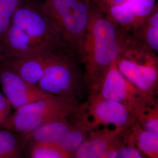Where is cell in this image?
Returning a JSON list of instances; mask_svg holds the SVG:
<instances>
[{
    "label": "cell",
    "instance_id": "52a82bcc",
    "mask_svg": "<svg viewBox=\"0 0 158 158\" xmlns=\"http://www.w3.org/2000/svg\"><path fill=\"white\" fill-rule=\"evenodd\" d=\"M89 96H97L118 102L128 109L137 118L156 99L152 100L143 94L120 73L115 64L112 63L104 75L96 90Z\"/></svg>",
    "mask_w": 158,
    "mask_h": 158
},
{
    "label": "cell",
    "instance_id": "2e32d148",
    "mask_svg": "<svg viewBox=\"0 0 158 158\" xmlns=\"http://www.w3.org/2000/svg\"><path fill=\"white\" fill-rule=\"evenodd\" d=\"M10 130H0V158H21L24 136Z\"/></svg>",
    "mask_w": 158,
    "mask_h": 158
},
{
    "label": "cell",
    "instance_id": "8fae6325",
    "mask_svg": "<svg viewBox=\"0 0 158 158\" xmlns=\"http://www.w3.org/2000/svg\"><path fill=\"white\" fill-rule=\"evenodd\" d=\"M46 52L52 51L46 49L12 23L0 36V60L30 56Z\"/></svg>",
    "mask_w": 158,
    "mask_h": 158
},
{
    "label": "cell",
    "instance_id": "5b68a950",
    "mask_svg": "<svg viewBox=\"0 0 158 158\" xmlns=\"http://www.w3.org/2000/svg\"><path fill=\"white\" fill-rule=\"evenodd\" d=\"M11 23L49 51L62 53L67 46L54 23L44 11L42 4L22 0Z\"/></svg>",
    "mask_w": 158,
    "mask_h": 158
},
{
    "label": "cell",
    "instance_id": "277c9868",
    "mask_svg": "<svg viewBox=\"0 0 158 158\" xmlns=\"http://www.w3.org/2000/svg\"><path fill=\"white\" fill-rule=\"evenodd\" d=\"M76 107L74 101L51 95L15 110L2 128L26 135L48 123L67 119Z\"/></svg>",
    "mask_w": 158,
    "mask_h": 158
},
{
    "label": "cell",
    "instance_id": "3957f363",
    "mask_svg": "<svg viewBox=\"0 0 158 158\" xmlns=\"http://www.w3.org/2000/svg\"><path fill=\"white\" fill-rule=\"evenodd\" d=\"M92 0H44L42 6L63 40L81 55L87 32Z\"/></svg>",
    "mask_w": 158,
    "mask_h": 158
},
{
    "label": "cell",
    "instance_id": "9c48e42d",
    "mask_svg": "<svg viewBox=\"0 0 158 158\" xmlns=\"http://www.w3.org/2000/svg\"><path fill=\"white\" fill-rule=\"evenodd\" d=\"M0 85L12 108L17 110L32 102L51 96L38 85L30 83L0 63Z\"/></svg>",
    "mask_w": 158,
    "mask_h": 158
},
{
    "label": "cell",
    "instance_id": "ffe728a7",
    "mask_svg": "<svg viewBox=\"0 0 158 158\" xmlns=\"http://www.w3.org/2000/svg\"><path fill=\"white\" fill-rule=\"evenodd\" d=\"M11 106L3 93L0 92V127H2L11 114Z\"/></svg>",
    "mask_w": 158,
    "mask_h": 158
},
{
    "label": "cell",
    "instance_id": "9a60e30c",
    "mask_svg": "<svg viewBox=\"0 0 158 158\" xmlns=\"http://www.w3.org/2000/svg\"><path fill=\"white\" fill-rule=\"evenodd\" d=\"M134 40L155 53L158 52V8L155 6L146 21L133 31Z\"/></svg>",
    "mask_w": 158,
    "mask_h": 158
},
{
    "label": "cell",
    "instance_id": "e0dca14e",
    "mask_svg": "<svg viewBox=\"0 0 158 158\" xmlns=\"http://www.w3.org/2000/svg\"><path fill=\"white\" fill-rule=\"evenodd\" d=\"M31 142V158H74V154L56 145L42 142Z\"/></svg>",
    "mask_w": 158,
    "mask_h": 158
},
{
    "label": "cell",
    "instance_id": "d6986e66",
    "mask_svg": "<svg viewBox=\"0 0 158 158\" xmlns=\"http://www.w3.org/2000/svg\"><path fill=\"white\" fill-rule=\"evenodd\" d=\"M22 0H0V36L11 23Z\"/></svg>",
    "mask_w": 158,
    "mask_h": 158
},
{
    "label": "cell",
    "instance_id": "44dd1931",
    "mask_svg": "<svg viewBox=\"0 0 158 158\" xmlns=\"http://www.w3.org/2000/svg\"><path fill=\"white\" fill-rule=\"evenodd\" d=\"M116 158H145L135 148L126 142L122 147Z\"/></svg>",
    "mask_w": 158,
    "mask_h": 158
},
{
    "label": "cell",
    "instance_id": "7a4b0ae2",
    "mask_svg": "<svg viewBox=\"0 0 158 158\" xmlns=\"http://www.w3.org/2000/svg\"><path fill=\"white\" fill-rule=\"evenodd\" d=\"M120 73L148 98L155 100L158 85L157 53L149 50L131 36L115 60Z\"/></svg>",
    "mask_w": 158,
    "mask_h": 158
},
{
    "label": "cell",
    "instance_id": "6da1fadb",
    "mask_svg": "<svg viewBox=\"0 0 158 158\" xmlns=\"http://www.w3.org/2000/svg\"><path fill=\"white\" fill-rule=\"evenodd\" d=\"M123 31L93 2L80 55L85 63V81L89 94L95 92L124 48L129 35Z\"/></svg>",
    "mask_w": 158,
    "mask_h": 158
},
{
    "label": "cell",
    "instance_id": "30bf717a",
    "mask_svg": "<svg viewBox=\"0 0 158 158\" xmlns=\"http://www.w3.org/2000/svg\"><path fill=\"white\" fill-rule=\"evenodd\" d=\"M157 5L156 0H128L103 13L120 28L133 31L146 21Z\"/></svg>",
    "mask_w": 158,
    "mask_h": 158
},
{
    "label": "cell",
    "instance_id": "4fadbf2b",
    "mask_svg": "<svg viewBox=\"0 0 158 158\" xmlns=\"http://www.w3.org/2000/svg\"><path fill=\"white\" fill-rule=\"evenodd\" d=\"M123 132L115 128L91 130L74 153V158H105L108 147L113 139Z\"/></svg>",
    "mask_w": 158,
    "mask_h": 158
},
{
    "label": "cell",
    "instance_id": "8992f818",
    "mask_svg": "<svg viewBox=\"0 0 158 158\" xmlns=\"http://www.w3.org/2000/svg\"><path fill=\"white\" fill-rule=\"evenodd\" d=\"M74 112L90 131L100 125H112L114 128L125 131L136 122L123 104L99 96H89L88 101L77 106Z\"/></svg>",
    "mask_w": 158,
    "mask_h": 158
},
{
    "label": "cell",
    "instance_id": "ba28073f",
    "mask_svg": "<svg viewBox=\"0 0 158 158\" xmlns=\"http://www.w3.org/2000/svg\"><path fill=\"white\" fill-rule=\"evenodd\" d=\"M80 84L77 69L70 59L62 54L46 70L37 85L48 94L76 102Z\"/></svg>",
    "mask_w": 158,
    "mask_h": 158
},
{
    "label": "cell",
    "instance_id": "ac0fdd59",
    "mask_svg": "<svg viewBox=\"0 0 158 158\" xmlns=\"http://www.w3.org/2000/svg\"><path fill=\"white\" fill-rule=\"evenodd\" d=\"M136 121L144 130L158 135V102L147 108Z\"/></svg>",
    "mask_w": 158,
    "mask_h": 158
},
{
    "label": "cell",
    "instance_id": "7c38bea8",
    "mask_svg": "<svg viewBox=\"0 0 158 158\" xmlns=\"http://www.w3.org/2000/svg\"><path fill=\"white\" fill-rule=\"evenodd\" d=\"M62 54L46 52L30 56L6 59L0 60V63L10 69L25 81L37 85L46 70Z\"/></svg>",
    "mask_w": 158,
    "mask_h": 158
},
{
    "label": "cell",
    "instance_id": "7402d4cb",
    "mask_svg": "<svg viewBox=\"0 0 158 158\" xmlns=\"http://www.w3.org/2000/svg\"><path fill=\"white\" fill-rule=\"evenodd\" d=\"M92 1L94 2V4L103 12L109 8L124 4L128 0H92Z\"/></svg>",
    "mask_w": 158,
    "mask_h": 158
},
{
    "label": "cell",
    "instance_id": "5bb4252c",
    "mask_svg": "<svg viewBox=\"0 0 158 158\" xmlns=\"http://www.w3.org/2000/svg\"><path fill=\"white\" fill-rule=\"evenodd\" d=\"M125 142L145 158H158V135L142 128L136 122L125 133Z\"/></svg>",
    "mask_w": 158,
    "mask_h": 158
}]
</instances>
